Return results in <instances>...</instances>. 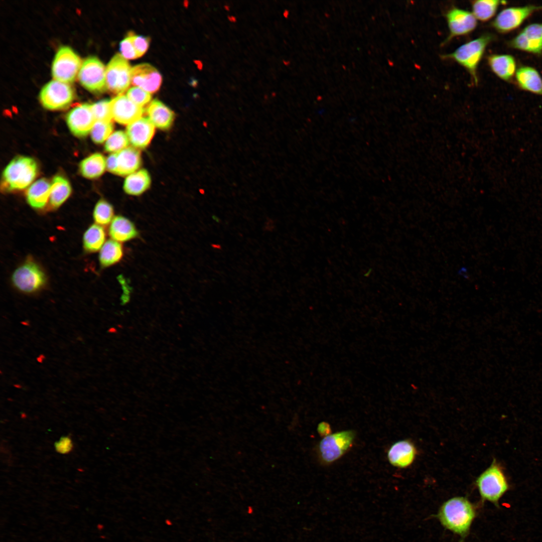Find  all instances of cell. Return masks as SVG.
I'll list each match as a JSON object with an SVG mask.
<instances>
[{"label":"cell","mask_w":542,"mask_h":542,"mask_svg":"<svg viewBox=\"0 0 542 542\" xmlns=\"http://www.w3.org/2000/svg\"><path fill=\"white\" fill-rule=\"evenodd\" d=\"M476 514L473 503L466 497L457 496L443 503L438 518L446 528L464 537L469 532Z\"/></svg>","instance_id":"6da1fadb"},{"label":"cell","mask_w":542,"mask_h":542,"mask_svg":"<svg viewBox=\"0 0 542 542\" xmlns=\"http://www.w3.org/2000/svg\"><path fill=\"white\" fill-rule=\"evenodd\" d=\"M494 36L485 33L467 42L454 52L442 56L444 59L452 60L461 65L469 73L477 85L478 82L477 68L488 45L494 40Z\"/></svg>","instance_id":"7a4b0ae2"},{"label":"cell","mask_w":542,"mask_h":542,"mask_svg":"<svg viewBox=\"0 0 542 542\" xmlns=\"http://www.w3.org/2000/svg\"><path fill=\"white\" fill-rule=\"evenodd\" d=\"M476 485L483 501L490 502L496 506H498L499 500L510 487L503 467L495 459L478 477Z\"/></svg>","instance_id":"3957f363"},{"label":"cell","mask_w":542,"mask_h":542,"mask_svg":"<svg viewBox=\"0 0 542 542\" xmlns=\"http://www.w3.org/2000/svg\"><path fill=\"white\" fill-rule=\"evenodd\" d=\"M38 172L35 160L29 157L14 158L5 168L3 174V185L8 191L22 190L35 179Z\"/></svg>","instance_id":"277c9868"},{"label":"cell","mask_w":542,"mask_h":542,"mask_svg":"<svg viewBox=\"0 0 542 542\" xmlns=\"http://www.w3.org/2000/svg\"><path fill=\"white\" fill-rule=\"evenodd\" d=\"M355 435L353 430H344L323 437L318 447L321 461L330 464L340 458L352 446Z\"/></svg>","instance_id":"5b68a950"},{"label":"cell","mask_w":542,"mask_h":542,"mask_svg":"<svg viewBox=\"0 0 542 542\" xmlns=\"http://www.w3.org/2000/svg\"><path fill=\"white\" fill-rule=\"evenodd\" d=\"M81 61L79 56L70 47L63 46L57 50L52 65L54 79L66 83L73 82L78 73Z\"/></svg>","instance_id":"8992f818"},{"label":"cell","mask_w":542,"mask_h":542,"mask_svg":"<svg viewBox=\"0 0 542 542\" xmlns=\"http://www.w3.org/2000/svg\"><path fill=\"white\" fill-rule=\"evenodd\" d=\"M541 11L542 6L533 5L508 7L498 13L492 26L499 33H510L519 28L534 13Z\"/></svg>","instance_id":"52a82bcc"},{"label":"cell","mask_w":542,"mask_h":542,"mask_svg":"<svg viewBox=\"0 0 542 542\" xmlns=\"http://www.w3.org/2000/svg\"><path fill=\"white\" fill-rule=\"evenodd\" d=\"M74 98V90L68 83L55 79L47 83L39 94L42 105L50 110L65 108L71 103Z\"/></svg>","instance_id":"ba28073f"},{"label":"cell","mask_w":542,"mask_h":542,"mask_svg":"<svg viewBox=\"0 0 542 542\" xmlns=\"http://www.w3.org/2000/svg\"><path fill=\"white\" fill-rule=\"evenodd\" d=\"M106 68L103 63L94 56L84 60L78 73L81 84L89 91L101 93L107 89Z\"/></svg>","instance_id":"9c48e42d"},{"label":"cell","mask_w":542,"mask_h":542,"mask_svg":"<svg viewBox=\"0 0 542 542\" xmlns=\"http://www.w3.org/2000/svg\"><path fill=\"white\" fill-rule=\"evenodd\" d=\"M131 67L121 54H115L109 61L105 71L107 89L122 94L131 83Z\"/></svg>","instance_id":"30bf717a"},{"label":"cell","mask_w":542,"mask_h":542,"mask_svg":"<svg viewBox=\"0 0 542 542\" xmlns=\"http://www.w3.org/2000/svg\"><path fill=\"white\" fill-rule=\"evenodd\" d=\"M45 275L35 262L28 261L18 267L12 276L14 286L25 293H33L40 289L46 283Z\"/></svg>","instance_id":"8fae6325"},{"label":"cell","mask_w":542,"mask_h":542,"mask_svg":"<svg viewBox=\"0 0 542 542\" xmlns=\"http://www.w3.org/2000/svg\"><path fill=\"white\" fill-rule=\"evenodd\" d=\"M511 48L535 55L542 54V23L529 24L508 42Z\"/></svg>","instance_id":"7c38bea8"},{"label":"cell","mask_w":542,"mask_h":542,"mask_svg":"<svg viewBox=\"0 0 542 542\" xmlns=\"http://www.w3.org/2000/svg\"><path fill=\"white\" fill-rule=\"evenodd\" d=\"M449 35L444 42H449L453 38L467 35L476 28L477 19L472 13L456 7L450 9L446 14Z\"/></svg>","instance_id":"4fadbf2b"},{"label":"cell","mask_w":542,"mask_h":542,"mask_svg":"<svg viewBox=\"0 0 542 542\" xmlns=\"http://www.w3.org/2000/svg\"><path fill=\"white\" fill-rule=\"evenodd\" d=\"M66 120L71 132L79 138L87 136L96 121L91 104L89 103H83L71 109Z\"/></svg>","instance_id":"5bb4252c"},{"label":"cell","mask_w":542,"mask_h":542,"mask_svg":"<svg viewBox=\"0 0 542 542\" xmlns=\"http://www.w3.org/2000/svg\"><path fill=\"white\" fill-rule=\"evenodd\" d=\"M112 119L121 124L128 125L142 117L144 110L126 95H118L110 100Z\"/></svg>","instance_id":"9a60e30c"},{"label":"cell","mask_w":542,"mask_h":542,"mask_svg":"<svg viewBox=\"0 0 542 542\" xmlns=\"http://www.w3.org/2000/svg\"><path fill=\"white\" fill-rule=\"evenodd\" d=\"M162 76L153 66L147 63L134 66L131 70V83L148 92L154 93L160 88Z\"/></svg>","instance_id":"2e32d148"},{"label":"cell","mask_w":542,"mask_h":542,"mask_svg":"<svg viewBox=\"0 0 542 542\" xmlns=\"http://www.w3.org/2000/svg\"><path fill=\"white\" fill-rule=\"evenodd\" d=\"M155 127L148 118L145 117H141L127 125L126 133L129 143L136 148H145L153 137Z\"/></svg>","instance_id":"e0dca14e"},{"label":"cell","mask_w":542,"mask_h":542,"mask_svg":"<svg viewBox=\"0 0 542 542\" xmlns=\"http://www.w3.org/2000/svg\"><path fill=\"white\" fill-rule=\"evenodd\" d=\"M417 450L413 443L407 440L396 442L389 448L387 457L392 466L404 468L410 466L414 461Z\"/></svg>","instance_id":"ac0fdd59"},{"label":"cell","mask_w":542,"mask_h":542,"mask_svg":"<svg viewBox=\"0 0 542 542\" xmlns=\"http://www.w3.org/2000/svg\"><path fill=\"white\" fill-rule=\"evenodd\" d=\"M514 77L520 89L542 96V77L536 69L530 66H521L517 69Z\"/></svg>","instance_id":"d6986e66"},{"label":"cell","mask_w":542,"mask_h":542,"mask_svg":"<svg viewBox=\"0 0 542 542\" xmlns=\"http://www.w3.org/2000/svg\"><path fill=\"white\" fill-rule=\"evenodd\" d=\"M487 62L491 71L501 80L510 81L515 77L517 69L513 56L505 54L490 55Z\"/></svg>","instance_id":"ffe728a7"},{"label":"cell","mask_w":542,"mask_h":542,"mask_svg":"<svg viewBox=\"0 0 542 542\" xmlns=\"http://www.w3.org/2000/svg\"><path fill=\"white\" fill-rule=\"evenodd\" d=\"M146 112L149 119L155 127L161 129L169 128L175 118L173 111L163 102L156 99L149 104Z\"/></svg>","instance_id":"44dd1931"},{"label":"cell","mask_w":542,"mask_h":542,"mask_svg":"<svg viewBox=\"0 0 542 542\" xmlns=\"http://www.w3.org/2000/svg\"><path fill=\"white\" fill-rule=\"evenodd\" d=\"M109 234L112 239L122 242L136 238L138 232L130 220L125 217L117 216L113 218L110 224Z\"/></svg>","instance_id":"7402d4cb"},{"label":"cell","mask_w":542,"mask_h":542,"mask_svg":"<svg viewBox=\"0 0 542 542\" xmlns=\"http://www.w3.org/2000/svg\"><path fill=\"white\" fill-rule=\"evenodd\" d=\"M51 184L42 178L33 183L28 189L26 197L29 204L35 209H41L49 200Z\"/></svg>","instance_id":"603a6c76"},{"label":"cell","mask_w":542,"mask_h":542,"mask_svg":"<svg viewBox=\"0 0 542 542\" xmlns=\"http://www.w3.org/2000/svg\"><path fill=\"white\" fill-rule=\"evenodd\" d=\"M117 154V175H128L136 172L141 164L140 152L136 149L129 147Z\"/></svg>","instance_id":"cb8c5ba5"},{"label":"cell","mask_w":542,"mask_h":542,"mask_svg":"<svg viewBox=\"0 0 542 542\" xmlns=\"http://www.w3.org/2000/svg\"><path fill=\"white\" fill-rule=\"evenodd\" d=\"M151 183V177L148 172L146 170L141 169L126 177L123 189L129 195L138 196L146 191L149 188Z\"/></svg>","instance_id":"d4e9b609"},{"label":"cell","mask_w":542,"mask_h":542,"mask_svg":"<svg viewBox=\"0 0 542 542\" xmlns=\"http://www.w3.org/2000/svg\"><path fill=\"white\" fill-rule=\"evenodd\" d=\"M71 187L69 181L60 175L55 176L51 184L49 203L54 208L60 206L69 197Z\"/></svg>","instance_id":"484cf974"},{"label":"cell","mask_w":542,"mask_h":542,"mask_svg":"<svg viewBox=\"0 0 542 542\" xmlns=\"http://www.w3.org/2000/svg\"><path fill=\"white\" fill-rule=\"evenodd\" d=\"M106 160L100 153H94L83 160L79 165L81 175L88 179H94L100 176L104 172Z\"/></svg>","instance_id":"4316f807"},{"label":"cell","mask_w":542,"mask_h":542,"mask_svg":"<svg viewBox=\"0 0 542 542\" xmlns=\"http://www.w3.org/2000/svg\"><path fill=\"white\" fill-rule=\"evenodd\" d=\"M123 255L121 244L111 239L106 241L101 248L99 260L102 267H108L119 262Z\"/></svg>","instance_id":"83f0119b"},{"label":"cell","mask_w":542,"mask_h":542,"mask_svg":"<svg viewBox=\"0 0 542 542\" xmlns=\"http://www.w3.org/2000/svg\"><path fill=\"white\" fill-rule=\"evenodd\" d=\"M106 234L104 228L97 224L90 226L85 232L83 242L85 250L89 252L97 251L105 243Z\"/></svg>","instance_id":"f1b7e54d"},{"label":"cell","mask_w":542,"mask_h":542,"mask_svg":"<svg viewBox=\"0 0 542 542\" xmlns=\"http://www.w3.org/2000/svg\"><path fill=\"white\" fill-rule=\"evenodd\" d=\"M504 1L497 0H478L472 3V13L477 20L486 22L495 14L498 8Z\"/></svg>","instance_id":"f546056e"},{"label":"cell","mask_w":542,"mask_h":542,"mask_svg":"<svg viewBox=\"0 0 542 542\" xmlns=\"http://www.w3.org/2000/svg\"><path fill=\"white\" fill-rule=\"evenodd\" d=\"M113 214L112 205L106 200L100 199L94 207L93 217L96 224L105 226L111 223Z\"/></svg>","instance_id":"4dcf8cb0"},{"label":"cell","mask_w":542,"mask_h":542,"mask_svg":"<svg viewBox=\"0 0 542 542\" xmlns=\"http://www.w3.org/2000/svg\"><path fill=\"white\" fill-rule=\"evenodd\" d=\"M129 143L126 132L122 130H117L112 133L106 141L104 149L107 152L117 153L127 148Z\"/></svg>","instance_id":"1f68e13d"},{"label":"cell","mask_w":542,"mask_h":542,"mask_svg":"<svg viewBox=\"0 0 542 542\" xmlns=\"http://www.w3.org/2000/svg\"><path fill=\"white\" fill-rule=\"evenodd\" d=\"M113 130L111 121H96L90 132L91 139L95 144H101L107 140Z\"/></svg>","instance_id":"d6a6232c"},{"label":"cell","mask_w":542,"mask_h":542,"mask_svg":"<svg viewBox=\"0 0 542 542\" xmlns=\"http://www.w3.org/2000/svg\"><path fill=\"white\" fill-rule=\"evenodd\" d=\"M92 110L96 121H111L112 119L110 100L103 99L91 104Z\"/></svg>","instance_id":"836d02e7"},{"label":"cell","mask_w":542,"mask_h":542,"mask_svg":"<svg viewBox=\"0 0 542 542\" xmlns=\"http://www.w3.org/2000/svg\"><path fill=\"white\" fill-rule=\"evenodd\" d=\"M126 96L133 103L142 107L149 103L152 98L150 93L138 86L130 88L127 91Z\"/></svg>","instance_id":"e575fe53"},{"label":"cell","mask_w":542,"mask_h":542,"mask_svg":"<svg viewBox=\"0 0 542 542\" xmlns=\"http://www.w3.org/2000/svg\"><path fill=\"white\" fill-rule=\"evenodd\" d=\"M128 36L130 38L139 57L143 55L149 48V38L144 36L136 35L132 33H129Z\"/></svg>","instance_id":"d590c367"},{"label":"cell","mask_w":542,"mask_h":542,"mask_svg":"<svg viewBox=\"0 0 542 542\" xmlns=\"http://www.w3.org/2000/svg\"><path fill=\"white\" fill-rule=\"evenodd\" d=\"M120 51L121 55L126 59H134L139 57L128 35L120 42Z\"/></svg>","instance_id":"8d00e7d4"},{"label":"cell","mask_w":542,"mask_h":542,"mask_svg":"<svg viewBox=\"0 0 542 542\" xmlns=\"http://www.w3.org/2000/svg\"><path fill=\"white\" fill-rule=\"evenodd\" d=\"M73 442L71 439L68 436H63L55 443L56 451L62 454H68L73 449Z\"/></svg>","instance_id":"74e56055"},{"label":"cell","mask_w":542,"mask_h":542,"mask_svg":"<svg viewBox=\"0 0 542 542\" xmlns=\"http://www.w3.org/2000/svg\"><path fill=\"white\" fill-rule=\"evenodd\" d=\"M106 166L109 172L116 174L117 170V153H112L108 157L106 160Z\"/></svg>","instance_id":"f35d334b"},{"label":"cell","mask_w":542,"mask_h":542,"mask_svg":"<svg viewBox=\"0 0 542 542\" xmlns=\"http://www.w3.org/2000/svg\"><path fill=\"white\" fill-rule=\"evenodd\" d=\"M317 432L321 437H326L331 434L330 425L326 422L320 423L317 427Z\"/></svg>","instance_id":"ab89813d"},{"label":"cell","mask_w":542,"mask_h":542,"mask_svg":"<svg viewBox=\"0 0 542 542\" xmlns=\"http://www.w3.org/2000/svg\"><path fill=\"white\" fill-rule=\"evenodd\" d=\"M288 14H289V12H288V11H285V12H284V16H285V17H287V16H288Z\"/></svg>","instance_id":"60d3db41"}]
</instances>
